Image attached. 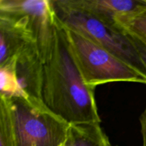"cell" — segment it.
<instances>
[{
    "label": "cell",
    "instance_id": "obj_1",
    "mask_svg": "<svg viewBox=\"0 0 146 146\" xmlns=\"http://www.w3.org/2000/svg\"><path fill=\"white\" fill-rule=\"evenodd\" d=\"M42 100L53 113L69 125L101 123L95 88L84 81L58 21L54 47L44 63Z\"/></svg>",
    "mask_w": 146,
    "mask_h": 146
},
{
    "label": "cell",
    "instance_id": "obj_12",
    "mask_svg": "<svg viewBox=\"0 0 146 146\" xmlns=\"http://www.w3.org/2000/svg\"><path fill=\"white\" fill-rule=\"evenodd\" d=\"M124 31L127 34L128 39L136 51L146 71V39L137 34H133V33L128 32L126 31Z\"/></svg>",
    "mask_w": 146,
    "mask_h": 146
},
{
    "label": "cell",
    "instance_id": "obj_10",
    "mask_svg": "<svg viewBox=\"0 0 146 146\" xmlns=\"http://www.w3.org/2000/svg\"><path fill=\"white\" fill-rule=\"evenodd\" d=\"M0 96L9 98H30L22 89L17 79L14 56L0 64Z\"/></svg>",
    "mask_w": 146,
    "mask_h": 146
},
{
    "label": "cell",
    "instance_id": "obj_7",
    "mask_svg": "<svg viewBox=\"0 0 146 146\" xmlns=\"http://www.w3.org/2000/svg\"><path fill=\"white\" fill-rule=\"evenodd\" d=\"M14 57L17 79L22 89L30 98L42 100L44 61L37 44L27 46Z\"/></svg>",
    "mask_w": 146,
    "mask_h": 146
},
{
    "label": "cell",
    "instance_id": "obj_11",
    "mask_svg": "<svg viewBox=\"0 0 146 146\" xmlns=\"http://www.w3.org/2000/svg\"><path fill=\"white\" fill-rule=\"evenodd\" d=\"M115 25L124 31L137 34L146 39V0L129 14L115 19Z\"/></svg>",
    "mask_w": 146,
    "mask_h": 146
},
{
    "label": "cell",
    "instance_id": "obj_4",
    "mask_svg": "<svg viewBox=\"0 0 146 146\" xmlns=\"http://www.w3.org/2000/svg\"><path fill=\"white\" fill-rule=\"evenodd\" d=\"M52 3L61 24L86 36L146 78L145 67L122 29L69 5L66 0H52Z\"/></svg>",
    "mask_w": 146,
    "mask_h": 146
},
{
    "label": "cell",
    "instance_id": "obj_6",
    "mask_svg": "<svg viewBox=\"0 0 146 146\" xmlns=\"http://www.w3.org/2000/svg\"><path fill=\"white\" fill-rule=\"evenodd\" d=\"M32 44L37 42L27 15L0 13V64Z\"/></svg>",
    "mask_w": 146,
    "mask_h": 146
},
{
    "label": "cell",
    "instance_id": "obj_3",
    "mask_svg": "<svg viewBox=\"0 0 146 146\" xmlns=\"http://www.w3.org/2000/svg\"><path fill=\"white\" fill-rule=\"evenodd\" d=\"M57 19V18H56ZM64 31L77 66L87 86L112 82H133L146 84V78L127 64L81 33L63 25Z\"/></svg>",
    "mask_w": 146,
    "mask_h": 146
},
{
    "label": "cell",
    "instance_id": "obj_9",
    "mask_svg": "<svg viewBox=\"0 0 146 146\" xmlns=\"http://www.w3.org/2000/svg\"><path fill=\"white\" fill-rule=\"evenodd\" d=\"M61 146H112L101 123L69 125L66 138Z\"/></svg>",
    "mask_w": 146,
    "mask_h": 146
},
{
    "label": "cell",
    "instance_id": "obj_2",
    "mask_svg": "<svg viewBox=\"0 0 146 146\" xmlns=\"http://www.w3.org/2000/svg\"><path fill=\"white\" fill-rule=\"evenodd\" d=\"M68 128L42 100L0 96L1 146H61Z\"/></svg>",
    "mask_w": 146,
    "mask_h": 146
},
{
    "label": "cell",
    "instance_id": "obj_13",
    "mask_svg": "<svg viewBox=\"0 0 146 146\" xmlns=\"http://www.w3.org/2000/svg\"><path fill=\"white\" fill-rule=\"evenodd\" d=\"M141 124V133L143 138V146H146V104L145 108L139 118Z\"/></svg>",
    "mask_w": 146,
    "mask_h": 146
},
{
    "label": "cell",
    "instance_id": "obj_8",
    "mask_svg": "<svg viewBox=\"0 0 146 146\" xmlns=\"http://www.w3.org/2000/svg\"><path fill=\"white\" fill-rule=\"evenodd\" d=\"M69 5L94 17L115 24V19L129 14L140 7L143 0H66Z\"/></svg>",
    "mask_w": 146,
    "mask_h": 146
},
{
    "label": "cell",
    "instance_id": "obj_5",
    "mask_svg": "<svg viewBox=\"0 0 146 146\" xmlns=\"http://www.w3.org/2000/svg\"><path fill=\"white\" fill-rule=\"evenodd\" d=\"M0 13L24 14L29 18L44 63L54 47L57 27L52 0H0Z\"/></svg>",
    "mask_w": 146,
    "mask_h": 146
}]
</instances>
